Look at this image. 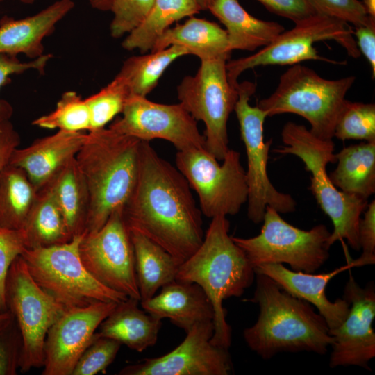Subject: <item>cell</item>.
Instances as JSON below:
<instances>
[{"label": "cell", "mask_w": 375, "mask_h": 375, "mask_svg": "<svg viewBox=\"0 0 375 375\" xmlns=\"http://www.w3.org/2000/svg\"><path fill=\"white\" fill-rule=\"evenodd\" d=\"M131 97L124 82L116 76L98 92L85 99L91 121V131L104 128L117 115L122 113Z\"/></svg>", "instance_id": "cell-35"}, {"label": "cell", "mask_w": 375, "mask_h": 375, "mask_svg": "<svg viewBox=\"0 0 375 375\" xmlns=\"http://www.w3.org/2000/svg\"><path fill=\"white\" fill-rule=\"evenodd\" d=\"M79 255L94 278L112 290L140 301L134 250L122 208L115 210L98 231L83 235Z\"/></svg>", "instance_id": "cell-14"}, {"label": "cell", "mask_w": 375, "mask_h": 375, "mask_svg": "<svg viewBox=\"0 0 375 375\" xmlns=\"http://www.w3.org/2000/svg\"><path fill=\"white\" fill-rule=\"evenodd\" d=\"M87 133L58 130L35 140L29 146L17 148L9 164L22 169L38 191L74 158L85 142Z\"/></svg>", "instance_id": "cell-20"}, {"label": "cell", "mask_w": 375, "mask_h": 375, "mask_svg": "<svg viewBox=\"0 0 375 375\" xmlns=\"http://www.w3.org/2000/svg\"><path fill=\"white\" fill-rule=\"evenodd\" d=\"M122 114L109 126L119 133L146 142L165 140L177 151L206 149L205 137L199 132L197 121L180 103L162 104L132 96Z\"/></svg>", "instance_id": "cell-15"}, {"label": "cell", "mask_w": 375, "mask_h": 375, "mask_svg": "<svg viewBox=\"0 0 375 375\" xmlns=\"http://www.w3.org/2000/svg\"><path fill=\"white\" fill-rule=\"evenodd\" d=\"M269 12L292 20L299 22L317 13L308 0H257Z\"/></svg>", "instance_id": "cell-43"}, {"label": "cell", "mask_w": 375, "mask_h": 375, "mask_svg": "<svg viewBox=\"0 0 375 375\" xmlns=\"http://www.w3.org/2000/svg\"><path fill=\"white\" fill-rule=\"evenodd\" d=\"M317 13L324 15L354 26L368 23L370 17L359 0H308Z\"/></svg>", "instance_id": "cell-40"}, {"label": "cell", "mask_w": 375, "mask_h": 375, "mask_svg": "<svg viewBox=\"0 0 375 375\" xmlns=\"http://www.w3.org/2000/svg\"><path fill=\"white\" fill-rule=\"evenodd\" d=\"M117 303L97 302L65 310L47 334L42 374L72 375L99 326Z\"/></svg>", "instance_id": "cell-18"}, {"label": "cell", "mask_w": 375, "mask_h": 375, "mask_svg": "<svg viewBox=\"0 0 375 375\" xmlns=\"http://www.w3.org/2000/svg\"><path fill=\"white\" fill-rule=\"evenodd\" d=\"M351 268L353 265L349 262L331 272L314 274L294 271L283 264L269 263L256 267L254 272L267 276L282 289L316 307L332 333L347 317L349 303L344 297L331 301L326 296V288L333 278Z\"/></svg>", "instance_id": "cell-19"}, {"label": "cell", "mask_w": 375, "mask_h": 375, "mask_svg": "<svg viewBox=\"0 0 375 375\" xmlns=\"http://www.w3.org/2000/svg\"><path fill=\"white\" fill-rule=\"evenodd\" d=\"M172 45L184 47L189 54L197 56L201 61L228 60L231 52L225 29L217 23L197 17H190L183 24L168 28L156 41L151 52Z\"/></svg>", "instance_id": "cell-25"}, {"label": "cell", "mask_w": 375, "mask_h": 375, "mask_svg": "<svg viewBox=\"0 0 375 375\" xmlns=\"http://www.w3.org/2000/svg\"><path fill=\"white\" fill-rule=\"evenodd\" d=\"M155 0H113L110 11L113 13L110 33L119 38L129 33L145 18Z\"/></svg>", "instance_id": "cell-37"}, {"label": "cell", "mask_w": 375, "mask_h": 375, "mask_svg": "<svg viewBox=\"0 0 375 375\" xmlns=\"http://www.w3.org/2000/svg\"><path fill=\"white\" fill-rule=\"evenodd\" d=\"M215 0H197L198 3L201 9V10H208L210 5L213 3Z\"/></svg>", "instance_id": "cell-49"}, {"label": "cell", "mask_w": 375, "mask_h": 375, "mask_svg": "<svg viewBox=\"0 0 375 375\" xmlns=\"http://www.w3.org/2000/svg\"><path fill=\"white\" fill-rule=\"evenodd\" d=\"M256 290L248 301L258 305L256 322L243 331L248 347L263 359L281 352H327L333 338L324 319L308 302L256 274Z\"/></svg>", "instance_id": "cell-2"}, {"label": "cell", "mask_w": 375, "mask_h": 375, "mask_svg": "<svg viewBox=\"0 0 375 375\" xmlns=\"http://www.w3.org/2000/svg\"><path fill=\"white\" fill-rule=\"evenodd\" d=\"M22 337L13 319L0 328V375H15L19 369Z\"/></svg>", "instance_id": "cell-41"}, {"label": "cell", "mask_w": 375, "mask_h": 375, "mask_svg": "<svg viewBox=\"0 0 375 375\" xmlns=\"http://www.w3.org/2000/svg\"><path fill=\"white\" fill-rule=\"evenodd\" d=\"M122 344L106 337L96 336L78 358L72 375H94L115 360Z\"/></svg>", "instance_id": "cell-36"}, {"label": "cell", "mask_w": 375, "mask_h": 375, "mask_svg": "<svg viewBox=\"0 0 375 375\" xmlns=\"http://www.w3.org/2000/svg\"><path fill=\"white\" fill-rule=\"evenodd\" d=\"M37 194L22 169L6 165L0 172V226L21 229Z\"/></svg>", "instance_id": "cell-32"}, {"label": "cell", "mask_w": 375, "mask_h": 375, "mask_svg": "<svg viewBox=\"0 0 375 375\" xmlns=\"http://www.w3.org/2000/svg\"><path fill=\"white\" fill-rule=\"evenodd\" d=\"M122 215L129 231L160 246L180 265L204 238L201 211L188 181L149 142H141L136 182Z\"/></svg>", "instance_id": "cell-1"}, {"label": "cell", "mask_w": 375, "mask_h": 375, "mask_svg": "<svg viewBox=\"0 0 375 375\" xmlns=\"http://www.w3.org/2000/svg\"><path fill=\"white\" fill-rule=\"evenodd\" d=\"M336 168L328 176L340 191L367 199L375 192V142H362L335 153Z\"/></svg>", "instance_id": "cell-26"}, {"label": "cell", "mask_w": 375, "mask_h": 375, "mask_svg": "<svg viewBox=\"0 0 375 375\" xmlns=\"http://www.w3.org/2000/svg\"><path fill=\"white\" fill-rule=\"evenodd\" d=\"M5 301L22 337L20 372L43 367L47 334L65 309L35 282L21 255L13 260L8 272Z\"/></svg>", "instance_id": "cell-13"}, {"label": "cell", "mask_w": 375, "mask_h": 375, "mask_svg": "<svg viewBox=\"0 0 375 375\" xmlns=\"http://www.w3.org/2000/svg\"><path fill=\"white\" fill-rule=\"evenodd\" d=\"M13 319V316L8 310L0 313V328L3 327Z\"/></svg>", "instance_id": "cell-48"}, {"label": "cell", "mask_w": 375, "mask_h": 375, "mask_svg": "<svg viewBox=\"0 0 375 375\" xmlns=\"http://www.w3.org/2000/svg\"><path fill=\"white\" fill-rule=\"evenodd\" d=\"M51 57V54H44L36 59L22 62L17 56L0 53V89L8 83L12 75L20 74L31 69L43 73ZM12 112L11 105L6 100L0 99V121L10 119Z\"/></svg>", "instance_id": "cell-39"}, {"label": "cell", "mask_w": 375, "mask_h": 375, "mask_svg": "<svg viewBox=\"0 0 375 375\" xmlns=\"http://www.w3.org/2000/svg\"><path fill=\"white\" fill-rule=\"evenodd\" d=\"M256 88L255 83L249 81L238 83L234 111L247 158V216L254 224H259L263 220L267 206L279 213H288L295 211L297 202L290 194L277 190L269 178L267 161L272 139L264 141L263 125L267 114L258 106L249 104Z\"/></svg>", "instance_id": "cell-12"}, {"label": "cell", "mask_w": 375, "mask_h": 375, "mask_svg": "<svg viewBox=\"0 0 375 375\" xmlns=\"http://www.w3.org/2000/svg\"><path fill=\"white\" fill-rule=\"evenodd\" d=\"M208 10L224 25L231 51L262 48L285 31L277 22L254 17L238 0H215Z\"/></svg>", "instance_id": "cell-24"}, {"label": "cell", "mask_w": 375, "mask_h": 375, "mask_svg": "<svg viewBox=\"0 0 375 375\" xmlns=\"http://www.w3.org/2000/svg\"><path fill=\"white\" fill-rule=\"evenodd\" d=\"M201 10L197 0H155L143 21L127 34L122 47L145 53L173 23Z\"/></svg>", "instance_id": "cell-30"}, {"label": "cell", "mask_w": 375, "mask_h": 375, "mask_svg": "<svg viewBox=\"0 0 375 375\" xmlns=\"http://www.w3.org/2000/svg\"><path fill=\"white\" fill-rule=\"evenodd\" d=\"M333 137L342 141L375 142V104L346 100L337 119Z\"/></svg>", "instance_id": "cell-34"}, {"label": "cell", "mask_w": 375, "mask_h": 375, "mask_svg": "<svg viewBox=\"0 0 375 375\" xmlns=\"http://www.w3.org/2000/svg\"><path fill=\"white\" fill-rule=\"evenodd\" d=\"M20 136L10 119L0 121V172L9 164L14 151L20 144Z\"/></svg>", "instance_id": "cell-45"}, {"label": "cell", "mask_w": 375, "mask_h": 375, "mask_svg": "<svg viewBox=\"0 0 375 375\" xmlns=\"http://www.w3.org/2000/svg\"><path fill=\"white\" fill-rule=\"evenodd\" d=\"M45 186L51 192L71 235H83L89 209V192L76 158L69 160Z\"/></svg>", "instance_id": "cell-27"}, {"label": "cell", "mask_w": 375, "mask_h": 375, "mask_svg": "<svg viewBox=\"0 0 375 375\" xmlns=\"http://www.w3.org/2000/svg\"><path fill=\"white\" fill-rule=\"evenodd\" d=\"M188 54L184 47L172 45L148 54L131 56L124 61L116 76L124 82L131 97H146L167 68L175 60Z\"/></svg>", "instance_id": "cell-31"}, {"label": "cell", "mask_w": 375, "mask_h": 375, "mask_svg": "<svg viewBox=\"0 0 375 375\" xmlns=\"http://www.w3.org/2000/svg\"><path fill=\"white\" fill-rule=\"evenodd\" d=\"M343 297L349 303V312L334 331L329 366H358L369 368L375 356V290L373 283L361 288L351 274L344 288Z\"/></svg>", "instance_id": "cell-17"}, {"label": "cell", "mask_w": 375, "mask_h": 375, "mask_svg": "<svg viewBox=\"0 0 375 375\" xmlns=\"http://www.w3.org/2000/svg\"><path fill=\"white\" fill-rule=\"evenodd\" d=\"M141 142L109 127L87 133L75 156L89 192L85 233L98 231L123 208L136 182Z\"/></svg>", "instance_id": "cell-4"}, {"label": "cell", "mask_w": 375, "mask_h": 375, "mask_svg": "<svg viewBox=\"0 0 375 375\" xmlns=\"http://www.w3.org/2000/svg\"><path fill=\"white\" fill-rule=\"evenodd\" d=\"M26 249L25 238L22 229L0 226V313L8 310L5 301L8 272L13 260Z\"/></svg>", "instance_id": "cell-38"}, {"label": "cell", "mask_w": 375, "mask_h": 375, "mask_svg": "<svg viewBox=\"0 0 375 375\" xmlns=\"http://www.w3.org/2000/svg\"><path fill=\"white\" fill-rule=\"evenodd\" d=\"M140 301L156 295L158 290L174 281L180 264L169 253L143 235L129 231Z\"/></svg>", "instance_id": "cell-28"}, {"label": "cell", "mask_w": 375, "mask_h": 375, "mask_svg": "<svg viewBox=\"0 0 375 375\" xmlns=\"http://www.w3.org/2000/svg\"><path fill=\"white\" fill-rule=\"evenodd\" d=\"M141 306L159 319H169L186 333L195 324L214 318L212 303L203 289L177 280L162 286L158 295L141 301Z\"/></svg>", "instance_id": "cell-22"}, {"label": "cell", "mask_w": 375, "mask_h": 375, "mask_svg": "<svg viewBox=\"0 0 375 375\" xmlns=\"http://www.w3.org/2000/svg\"><path fill=\"white\" fill-rule=\"evenodd\" d=\"M83 235L64 244L24 249L29 274L39 287L65 310L97 302L119 303L128 297L103 285L86 270L79 255Z\"/></svg>", "instance_id": "cell-7"}, {"label": "cell", "mask_w": 375, "mask_h": 375, "mask_svg": "<svg viewBox=\"0 0 375 375\" xmlns=\"http://www.w3.org/2000/svg\"><path fill=\"white\" fill-rule=\"evenodd\" d=\"M74 7L72 0H58L39 12L22 19H0V53L24 54L36 59L44 55L43 41Z\"/></svg>", "instance_id": "cell-21"}, {"label": "cell", "mask_w": 375, "mask_h": 375, "mask_svg": "<svg viewBox=\"0 0 375 375\" xmlns=\"http://www.w3.org/2000/svg\"><path fill=\"white\" fill-rule=\"evenodd\" d=\"M294 24L292 28L283 31L258 52L226 62L227 77L231 85L236 88L240 74L258 66L293 65L306 60L340 64L318 53L314 47L318 42L334 40L353 58L360 56L353 31L346 22L315 13Z\"/></svg>", "instance_id": "cell-9"}, {"label": "cell", "mask_w": 375, "mask_h": 375, "mask_svg": "<svg viewBox=\"0 0 375 375\" xmlns=\"http://www.w3.org/2000/svg\"><path fill=\"white\" fill-rule=\"evenodd\" d=\"M139 301L128 297L117 303L100 324L95 335L115 340L138 352L155 345L162 319L140 309Z\"/></svg>", "instance_id": "cell-23"}, {"label": "cell", "mask_w": 375, "mask_h": 375, "mask_svg": "<svg viewBox=\"0 0 375 375\" xmlns=\"http://www.w3.org/2000/svg\"><path fill=\"white\" fill-rule=\"evenodd\" d=\"M367 15L375 17V0L361 1Z\"/></svg>", "instance_id": "cell-47"}, {"label": "cell", "mask_w": 375, "mask_h": 375, "mask_svg": "<svg viewBox=\"0 0 375 375\" xmlns=\"http://www.w3.org/2000/svg\"><path fill=\"white\" fill-rule=\"evenodd\" d=\"M358 226V239L360 256L350 261L353 267L373 265L375 262V200H373L364 210Z\"/></svg>", "instance_id": "cell-42"}, {"label": "cell", "mask_w": 375, "mask_h": 375, "mask_svg": "<svg viewBox=\"0 0 375 375\" xmlns=\"http://www.w3.org/2000/svg\"><path fill=\"white\" fill-rule=\"evenodd\" d=\"M113 0H89L91 6L101 11L110 10Z\"/></svg>", "instance_id": "cell-46"}, {"label": "cell", "mask_w": 375, "mask_h": 375, "mask_svg": "<svg viewBox=\"0 0 375 375\" xmlns=\"http://www.w3.org/2000/svg\"><path fill=\"white\" fill-rule=\"evenodd\" d=\"M284 146L274 152L292 154L299 158L306 171L311 174L310 190L323 212L332 221L333 230L328 244L346 240L348 244L359 251L358 226L362 212L368 205L367 199L345 193L331 181L326 166L336 162L333 140H323L313 135L302 124L287 122L281 131Z\"/></svg>", "instance_id": "cell-5"}, {"label": "cell", "mask_w": 375, "mask_h": 375, "mask_svg": "<svg viewBox=\"0 0 375 375\" xmlns=\"http://www.w3.org/2000/svg\"><path fill=\"white\" fill-rule=\"evenodd\" d=\"M21 229L27 249L64 244L73 238L51 192L47 186L38 191Z\"/></svg>", "instance_id": "cell-29"}, {"label": "cell", "mask_w": 375, "mask_h": 375, "mask_svg": "<svg viewBox=\"0 0 375 375\" xmlns=\"http://www.w3.org/2000/svg\"><path fill=\"white\" fill-rule=\"evenodd\" d=\"M358 49L370 65L372 78L375 76V17H371L367 24L354 26Z\"/></svg>", "instance_id": "cell-44"}, {"label": "cell", "mask_w": 375, "mask_h": 375, "mask_svg": "<svg viewBox=\"0 0 375 375\" xmlns=\"http://www.w3.org/2000/svg\"><path fill=\"white\" fill-rule=\"evenodd\" d=\"M32 124L42 128L72 132L91 130L90 115L85 100L74 91L63 93L56 108L34 119Z\"/></svg>", "instance_id": "cell-33"}, {"label": "cell", "mask_w": 375, "mask_h": 375, "mask_svg": "<svg viewBox=\"0 0 375 375\" xmlns=\"http://www.w3.org/2000/svg\"><path fill=\"white\" fill-rule=\"evenodd\" d=\"M227 59L201 60L194 76H187L178 85L180 103L196 121L204 123L206 149L218 161L229 150L227 122L238 98L229 83Z\"/></svg>", "instance_id": "cell-11"}, {"label": "cell", "mask_w": 375, "mask_h": 375, "mask_svg": "<svg viewBox=\"0 0 375 375\" xmlns=\"http://www.w3.org/2000/svg\"><path fill=\"white\" fill-rule=\"evenodd\" d=\"M4 0H0V2L1 1H3ZM21 2H22L23 3H25V4H31L33 3L35 0H19Z\"/></svg>", "instance_id": "cell-50"}, {"label": "cell", "mask_w": 375, "mask_h": 375, "mask_svg": "<svg viewBox=\"0 0 375 375\" xmlns=\"http://www.w3.org/2000/svg\"><path fill=\"white\" fill-rule=\"evenodd\" d=\"M212 320L199 322L173 351L123 367L119 375H228L233 363L227 349L213 344Z\"/></svg>", "instance_id": "cell-16"}, {"label": "cell", "mask_w": 375, "mask_h": 375, "mask_svg": "<svg viewBox=\"0 0 375 375\" xmlns=\"http://www.w3.org/2000/svg\"><path fill=\"white\" fill-rule=\"evenodd\" d=\"M355 81L354 76L326 79L308 67L295 64L282 74L275 90L258 106L267 117L283 113L301 116L309 122L313 135L333 140L347 93Z\"/></svg>", "instance_id": "cell-6"}, {"label": "cell", "mask_w": 375, "mask_h": 375, "mask_svg": "<svg viewBox=\"0 0 375 375\" xmlns=\"http://www.w3.org/2000/svg\"><path fill=\"white\" fill-rule=\"evenodd\" d=\"M258 235L249 238L232 237L253 269L269 263L288 264L292 270L313 273L329 257L331 232L324 224L303 230L283 219L267 206Z\"/></svg>", "instance_id": "cell-8"}, {"label": "cell", "mask_w": 375, "mask_h": 375, "mask_svg": "<svg viewBox=\"0 0 375 375\" xmlns=\"http://www.w3.org/2000/svg\"><path fill=\"white\" fill-rule=\"evenodd\" d=\"M229 228L226 216L212 218L201 244L180 265L175 279L196 283L205 292L214 310L210 342L227 349L231 344V328L223 301L241 296L256 275L244 253L229 235Z\"/></svg>", "instance_id": "cell-3"}, {"label": "cell", "mask_w": 375, "mask_h": 375, "mask_svg": "<svg viewBox=\"0 0 375 375\" xmlns=\"http://www.w3.org/2000/svg\"><path fill=\"white\" fill-rule=\"evenodd\" d=\"M219 165L205 148L177 151V169L198 195L201 212L208 218L235 215L247 201L248 185L240 153L229 149Z\"/></svg>", "instance_id": "cell-10"}]
</instances>
